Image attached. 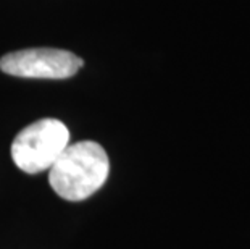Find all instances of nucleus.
Instances as JSON below:
<instances>
[{"label":"nucleus","mask_w":250,"mask_h":249,"mask_svg":"<svg viewBox=\"0 0 250 249\" xmlns=\"http://www.w3.org/2000/svg\"><path fill=\"white\" fill-rule=\"evenodd\" d=\"M110 172L107 152L99 142L68 144L49 168V183L60 198L84 201L104 186Z\"/></svg>","instance_id":"nucleus-1"},{"label":"nucleus","mask_w":250,"mask_h":249,"mask_svg":"<svg viewBox=\"0 0 250 249\" xmlns=\"http://www.w3.org/2000/svg\"><path fill=\"white\" fill-rule=\"evenodd\" d=\"M83 65V58L73 52L49 47L10 52L0 58V70L7 75L37 79L71 78Z\"/></svg>","instance_id":"nucleus-3"},{"label":"nucleus","mask_w":250,"mask_h":249,"mask_svg":"<svg viewBox=\"0 0 250 249\" xmlns=\"http://www.w3.org/2000/svg\"><path fill=\"white\" fill-rule=\"evenodd\" d=\"M70 144V131L57 118L37 120L21 130L12 142V158L20 170L41 173L54 165Z\"/></svg>","instance_id":"nucleus-2"}]
</instances>
